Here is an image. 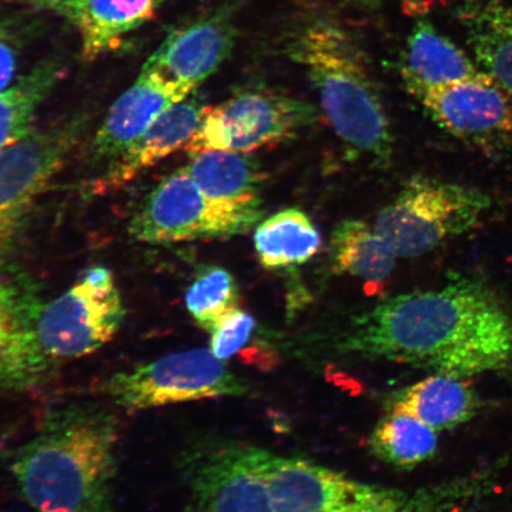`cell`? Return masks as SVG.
I'll use <instances>...</instances> for the list:
<instances>
[{"mask_svg":"<svg viewBox=\"0 0 512 512\" xmlns=\"http://www.w3.org/2000/svg\"><path fill=\"white\" fill-rule=\"evenodd\" d=\"M337 348L458 377L512 363V318L482 280L390 298L358 318Z\"/></svg>","mask_w":512,"mask_h":512,"instance_id":"6da1fadb","label":"cell"},{"mask_svg":"<svg viewBox=\"0 0 512 512\" xmlns=\"http://www.w3.org/2000/svg\"><path fill=\"white\" fill-rule=\"evenodd\" d=\"M113 416L87 406L57 409L19 448L12 475L36 512H113Z\"/></svg>","mask_w":512,"mask_h":512,"instance_id":"7a4b0ae2","label":"cell"},{"mask_svg":"<svg viewBox=\"0 0 512 512\" xmlns=\"http://www.w3.org/2000/svg\"><path fill=\"white\" fill-rule=\"evenodd\" d=\"M287 53L306 69L343 142L388 163L393 136L387 113L361 50L347 32L329 19H312L294 31Z\"/></svg>","mask_w":512,"mask_h":512,"instance_id":"3957f363","label":"cell"},{"mask_svg":"<svg viewBox=\"0 0 512 512\" xmlns=\"http://www.w3.org/2000/svg\"><path fill=\"white\" fill-rule=\"evenodd\" d=\"M491 198L469 185L415 176L377 215L374 227L402 258H414L470 232Z\"/></svg>","mask_w":512,"mask_h":512,"instance_id":"277c9868","label":"cell"},{"mask_svg":"<svg viewBox=\"0 0 512 512\" xmlns=\"http://www.w3.org/2000/svg\"><path fill=\"white\" fill-rule=\"evenodd\" d=\"M273 452L238 440H204L179 459L194 512H274Z\"/></svg>","mask_w":512,"mask_h":512,"instance_id":"5b68a950","label":"cell"},{"mask_svg":"<svg viewBox=\"0 0 512 512\" xmlns=\"http://www.w3.org/2000/svg\"><path fill=\"white\" fill-rule=\"evenodd\" d=\"M268 479L274 512H433L431 494L364 483L304 458L274 453Z\"/></svg>","mask_w":512,"mask_h":512,"instance_id":"8992f818","label":"cell"},{"mask_svg":"<svg viewBox=\"0 0 512 512\" xmlns=\"http://www.w3.org/2000/svg\"><path fill=\"white\" fill-rule=\"evenodd\" d=\"M101 390L130 412L174 403L241 396L246 386L210 349L158 358L102 382Z\"/></svg>","mask_w":512,"mask_h":512,"instance_id":"52a82bcc","label":"cell"},{"mask_svg":"<svg viewBox=\"0 0 512 512\" xmlns=\"http://www.w3.org/2000/svg\"><path fill=\"white\" fill-rule=\"evenodd\" d=\"M260 206L233 207L210 200L184 168L160 182L133 217L130 234L144 243L228 238L246 233Z\"/></svg>","mask_w":512,"mask_h":512,"instance_id":"ba28073f","label":"cell"},{"mask_svg":"<svg viewBox=\"0 0 512 512\" xmlns=\"http://www.w3.org/2000/svg\"><path fill=\"white\" fill-rule=\"evenodd\" d=\"M313 110L303 101L261 89H248L223 104L207 107L202 124L185 151L249 153L285 142L311 123Z\"/></svg>","mask_w":512,"mask_h":512,"instance_id":"9c48e42d","label":"cell"},{"mask_svg":"<svg viewBox=\"0 0 512 512\" xmlns=\"http://www.w3.org/2000/svg\"><path fill=\"white\" fill-rule=\"evenodd\" d=\"M124 316L117 286L101 290L82 280L41 305L34 324L36 348L51 370L57 363L93 354L110 343Z\"/></svg>","mask_w":512,"mask_h":512,"instance_id":"30bf717a","label":"cell"},{"mask_svg":"<svg viewBox=\"0 0 512 512\" xmlns=\"http://www.w3.org/2000/svg\"><path fill=\"white\" fill-rule=\"evenodd\" d=\"M79 119L31 131L0 153V255L8 252L32 207L78 142Z\"/></svg>","mask_w":512,"mask_h":512,"instance_id":"8fae6325","label":"cell"},{"mask_svg":"<svg viewBox=\"0 0 512 512\" xmlns=\"http://www.w3.org/2000/svg\"><path fill=\"white\" fill-rule=\"evenodd\" d=\"M440 127L484 150L512 146V100L489 74L413 95Z\"/></svg>","mask_w":512,"mask_h":512,"instance_id":"7c38bea8","label":"cell"},{"mask_svg":"<svg viewBox=\"0 0 512 512\" xmlns=\"http://www.w3.org/2000/svg\"><path fill=\"white\" fill-rule=\"evenodd\" d=\"M41 305L25 275L0 265V390L35 386L50 371L34 338Z\"/></svg>","mask_w":512,"mask_h":512,"instance_id":"4fadbf2b","label":"cell"},{"mask_svg":"<svg viewBox=\"0 0 512 512\" xmlns=\"http://www.w3.org/2000/svg\"><path fill=\"white\" fill-rule=\"evenodd\" d=\"M236 4H224L188 27L172 31L146 63L194 91L232 54L238 35Z\"/></svg>","mask_w":512,"mask_h":512,"instance_id":"5bb4252c","label":"cell"},{"mask_svg":"<svg viewBox=\"0 0 512 512\" xmlns=\"http://www.w3.org/2000/svg\"><path fill=\"white\" fill-rule=\"evenodd\" d=\"M192 93L145 63L139 78L114 102L94 140L100 157L121 155L151 126L160 114Z\"/></svg>","mask_w":512,"mask_h":512,"instance_id":"9a60e30c","label":"cell"},{"mask_svg":"<svg viewBox=\"0 0 512 512\" xmlns=\"http://www.w3.org/2000/svg\"><path fill=\"white\" fill-rule=\"evenodd\" d=\"M208 106L185 99L169 108L127 150L117 157L96 191L123 187L146 169L181 149H187L200 128Z\"/></svg>","mask_w":512,"mask_h":512,"instance_id":"2e32d148","label":"cell"},{"mask_svg":"<svg viewBox=\"0 0 512 512\" xmlns=\"http://www.w3.org/2000/svg\"><path fill=\"white\" fill-rule=\"evenodd\" d=\"M478 73L476 64L465 51L431 22L419 21L414 25L401 67L409 94L469 79Z\"/></svg>","mask_w":512,"mask_h":512,"instance_id":"e0dca14e","label":"cell"},{"mask_svg":"<svg viewBox=\"0 0 512 512\" xmlns=\"http://www.w3.org/2000/svg\"><path fill=\"white\" fill-rule=\"evenodd\" d=\"M458 18L477 63L512 100V9L504 0H460Z\"/></svg>","mask_w":512,"mask_h":512,"instance_id":"ac0fdd59","label":"cell"},{"mask_svg":"<svg viewBox=\"0 0 512 512\" xmlns=\"http://www.w3.org/2000/svg\"><path fill=\"white\" fill-rule=\"evenodd\" d=\"M203 194L214 202L233 207L259 206V191L265 181L246 153L207 150L191 156L184 166Z\"/></svg>","mask_w":512,"mask_h":512,"instance_id":"d6986e66","label":"cell"},{"mask_svg":"<svg viewBox=\"0 0 512 512\" xmlns=\"http://www.w3.org/2000/svg\"><path fill=\"white\" fill-rule=\"evenodd\" d=\"M464 380L434 373L402 390L392 411L411 414L438 432L462 425L476 411L475 394Z\"/></svg>","mask_w":512,"mask_h":512,"instance_id":"ffe728a7","label":"cell"},{"mask_svg":"<svg viewBox=\"0 0 512 512\" xmlns=\"http://www.w3.org/2000/svg\"><path fill=\"white\" fill-rule=\"evenodd\" d=\"M159 0H81L70 21L78 25L82 56L95 60L120 37L155 16Z\"/></svg>","mask_w":512,"mask_h":512,"instance_id":"44dd1931","label":"cell"},{"mask_svg":"<svg viewBox=\"0 0 512 512\" xmlns=\"http://www.w3.org/2000/svg\"><path fill=\"white\" fill-rule=\"evenodd\" d=\"M254 247L262 266L280 270L312 259L322 248V239L310 217L302 210L291 208L259 224Z\"/></svg>","mask_w":512,"mask_h":512,"instance_id":"7402d4cb","label":"cell"},{"mask_svg":"<svg viewBox=\"0 0 512 512\" xmlns=\"http://www.w3.org/2000/svg\"><path fill=\"white\" fill-rule=\"evenodd\" d=\"M332 265L338 273L352 275L379 286L393 272L398 254L375 227L357 220L343 221L332 234Z\"/></svg>","mask_w":512,"mask_h":512,"instance_id":"603a6c76","label":"cell"},{"mask_svg":"<svg viewBox=\"0 0 512 512\" xmlns=\"http://www.w3.org/2000/svg\"><path fill=\"white\" fill-rule=\"evenodd\" d=\"M437 433L411 414L390 411L371 433L370 447L382 462L408 470L434 456Z\"/></svg>","mask_w":512,"mask_h":512,"instance_id":"cb8c5ba5","label":"cell"},{"mask_svg":"<svg viewBox=\"0 0 512 512\" xmlns=\"http://www.w3.org/2000/svg\"><path fill=\"white\" fill-rule=\"evenodd\" d=\"M61 75V67L47 61L0 92V153L32 131L38 106L46 99Z\"/></svg>","mask_w":512,"mask_h":512,"instance_id":"d4e9b609","label":"cell"},{"mask_svg":"<svg viewBox=\"0 0 512 512\" xmlns=\"http://www.w3.org/2000/svg\"><path fill=\"white\" fill-rule=\"evenodd\" d=\"M185 305L195 322L211 334L224 318L239 309L238 285L224 268H206L191 284Z\"/></svg>","mask_w":512,"mask_h":512,"instance_id":"484cf974","label":"cell"},{"mask_svg":"<svg viewBox=\"0 0 512 512\" xmlns=\"http://www.w3.org/2000/svg\"><path fill=\"white\" fill-rule=\"evenodd\" d=\"M255 326L254 317L238 309L224 318L211 332L209 349L220 360L228 361L249 342Z\"/></svg>","mask_w":512,"mask_h":512,"instance_id":"4316f807","label":"cell"},{"mask_svg":"<svg viewBox=\"0 0 512 512\" xmlns=\"http://www.w3.org/2000/svg\"><path fill=\"white\" fill-rule=\"evenodd\" d=\"M16 72V55L8 41L0 36V92L5 91Z\"/></svg>","mask_w":512,"mask_h":512,"instance_id":"83f0119b","label":"cell"},{"mask_svg":"<svg viewBox=\"0 0 512 512\" xmlns=\"http://www.w3.org/2000/svg\"><path fill=\"white\" fill-rule=\"evenodd\" d=\"M82 280L89 286L101 288V290L115 286L113 273L102 266H96L88 270Z\"/></svg>","mask_w":512,"mask_h":512,"instance_id":"f1b7e54d","label":"cell"},{"mask_svg":"<svg viewBox=\"0 0 512 512\" xmlns=\"http://www.w3.org/2000/svg\"><path fill=\"white\" fill-rule=\"evenodd\" d=\"M28 2L41 6V8L53 10L68 19H72L81 0H28Z\"/></svg>","mask_w":512,"mask_h":512,"instance_id":"f546056e","label":"cell"},{"mask_svg":"<svg viewBox=\"0 0 512 512\" xmlns=\"http://www.w3.org/2000/svg\"><path fill=\"white\" fill-rule=\"evenodd\" d=\"M345 2L358 6V8H375V6L379 5L381 0H345Z\"/></svg>","mask_w":512,"mask_h":512,"instance_id":"4dcf8cb0","label":"cell"}]
</instances>
